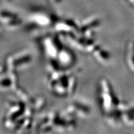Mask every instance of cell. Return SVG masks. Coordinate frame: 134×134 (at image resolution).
<instances>
[{"label": "cell", "instance_id": "obj_1", "mask_svg": "<svg viewBox=\"0 0 134 134\" xmlns=\"http://www.w3.org/2000/svg\"><path fill=\"white\" fill-rule=\"evenodd\" d=\"M100 103L104 113L108 114L118 106L120 101L115 96L110 82L106 79L100 81Z\"/></svg>", "mask_w": 134, "mask_h": 134}, {"label": "cell", "instance_id": "obj_2", "mask_svg": "<svg viewBox=\"0 0 134 134\" xmlns=\"http://www.w3.org/2000/svg\"><path fill=\"white\" fill-rule=\"evenodd\" d=\"M42 44L45 54L50 59H57L60 50L63 47L60 40L53 36L45 38L43 40Z\"/></svg>", "mask_w": 134, "mask_h": 134}, {"label": "cell", "instance_id": "obj_3", "mask_svg": "<svg viewBox=\"0 0 134 134\" xmlns=\"http://www.w3.org/2000/svg\"><path fill=\"white\" fill-rule=\"evenodd\" d=\"M100 25V20L97 16L88 17L82 21L80 26V34L88 38H93L96 30Z\"/></svg>", "mask_w": 134, "mask_h": 134}, {"label": "cell", "instance_id": "obj_4", "mask_svg": "<svg viewBox=\"0 0 134 134\" xmlns=\"http://www.w3.org/2000/svg\"><path fill=\"white\" fill-rule=\"evenodd\" d=\"M55 30L58 32L69 34H79L80 26L75 21L70 19L57 21L54 24Z\"/></svg>", "mask_w": 134, "mask_h": 134}, {"label": "cell", "instance_id": "obj_5", "mask_svg": "<svg viewBox=\"0 0 134 134\" xmlns=\"http://www.w3.org/2000/svg\"><path fill=\"white\" fill-rule=\"evenodd\" d=\"M0 23L9 29H16L22 24V20L15 13L9 11L0 12Z\"/></svg>", "mask_w": 134, "mask_h": 134}, {"label": "cell", "instance_id": "obj_6", "mask_svg": "<svg viewBox=\"0 0 134 134\" xmlns=\"http://www.w3.org/2000/svg\"><path fill=\"white\" fill-rule=\"evenodd\" d=\"M64 113L69 115H76L80 118L85 119L90 114V108L85 104L76 101L68 105Z\"/></svg>", "mask_w": 134, "mask_h": 134}, {"label": "cell", "instance_id": "obj_7", "mask_svg": "<svg viewBox=\"0 0 134 134\" xmlns=\"http://www.w3.org/2000/svg\"><path fill=\"white\" fill-rule=\"evenodd\" d=\"M29 21L33 25L38 27H48L55 23L52 16L44 13H34L29 16Z\"/></svg>", "mask_w": 134, "mask_h": 134}, {"label": "cell", "instance_id": "obj_8", "mask_svg": "<svg viewBox=\"0 0 134 134\" xmlns=\"http://www.w3.org/2000/svg\"><path fill=\"white\" fill-rule=\"evenodd\" d=\"M57 60L60 66L68 68L74 65L76 58L71 50L67 48L62 47L58 53Z\"/></svg>", "mask_w": 134, "mask_h": 134}, {"label": "cell", "instance_id": "obj_9", "mask_svg": "<svg viewBox=\"0 0 134 134\" xmlns=\"http://www.w3.org/2000/svg\"><path fill=\"white\" fill-rule=\"evenodd\" d=\"M105 120L110 126L119 127L122 122V112L116 108L105 114Z\"/></svg>", "mask_w": 134, "mask_h": 134}, {"label": "cell", "instance_id": "obj_10", "mask_svg": "<svg viewBox=\"0 0 134 134\" xmlns=\"http://www.w3.org/2000/svg\"><path fill=\"white\" fill-rule=\"evenodd\" d=\"M92 54L94 59L101 64H106L110 60V53L106 50L102 48L100 46H99Z\"/></svg>", "mask_w": 134, "mask_h": 134}, {"label": "cell", "instance_id": "obj_11", "mask_svg": "<svg viewBox=\"0 0 134 134\" xmlns=\"http://www.w3.org/2000/svg\"><path fill=\"white\" fill-rule=\"evenodd\" d=\"M122 122L129 127L134 126V107L130 105L122 112Z\"/></svg>", "mask_w": 134, "mask_h": 134}, {"label": "cell", "instance_id": "obj_12", "mask_svg": "<svg viewBox=\"0 0 134 134\" xmlns=\"http://www.w3.org/2000/svg\"><path fill=\"white\" fill-rule=\"evenodd\" d=\"M127 62L130 70L134 72V42H130L127 45Z\"/></svg>", "mask_w": 134, "mask_h": 134}, {"label": "cell", "instance_id": "obj_13", "mask_svg": "<svg viewBox=\"0 0 134 134\" xmlns=\"http://www.w3.org/2000/svg\"><path fill=\"white\" fill-rule=\"evenodd\" d=\"M14 92L16 93L17 96L20 99V100L23 102V103H24V104H30V105L32 104L34 99L31 98V96H29V94L27 93L26 91H24L20 86L18 87L15 90Z\"/></svg>", "mask_w": 134, "mask_h": 134}, {"label": "cell", "instance_id": "obj_14", "mask_svg": "<svg viewBox=\"0 0 134 134\" xmlns=\"http://www.w3.org/2000/svg\"><path fill=\"white\" fill-rule=\"evenodd\" d=\"M12 90V81L9 75L3 74L0 75V90Z\"/></svg>", "mask_w": 134, "mask_h": 134}, {"label": "cell", "instance_id": "obj_15", "mask_svg": "<svg viewBox=\"0 0 134 134\" xmlns=\"http://www.w3.org/2000/svg\"><path fill=\"white\" fill-rule=\"evenodd\" d=\"M77 86L76 77L73 74L70 75L68 81V94L72 95L75 93Z\"/></svg>", "mask_w": 134, "mask_h": 134}, {"label": "cell", "instance_id": "obj_16", "mask_svg": "<svg viewBox=\"0 0 134 134\" xmlns=\"http://www.w3.org/2000/svg\"><path fill=\"white\" fill-rule=\"evenodd\" d=\"M46 104V99L43 98H38L36 99H34V101L31 104V106L35 111L36 110L37 111V110H41L42 109L44 108Z\"/></svg>", "mask_w": 134, "mask_h": 134}, {"label": "cell", "instance_id": "obj_17", "mask_svg": "<svg viewBox=\"0 0 134 134\" xmlns=\"http://www.w3.org/2000/svg\"><path fill=\"white\" fill-rule=\"evenodd\" d=\"M6 73H7V66L6 63L5 64L0 63V75L5 74Z\"/></svg>", "mask_w": 134, "mask_h": 134}]
</instances>
